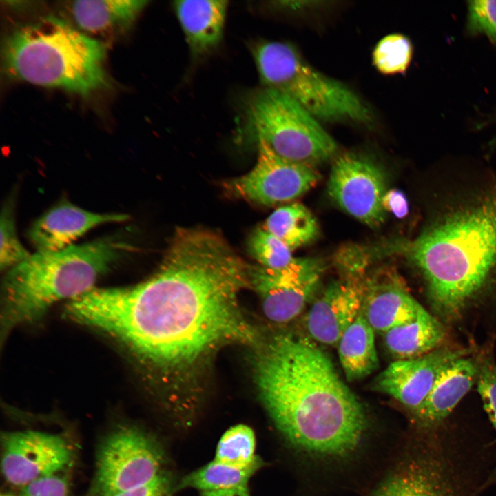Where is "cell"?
<instances>
[{"mask_svg":"<svg viewBox=\"0 0 496 496\" xmlns=\"http://www.w3.org/2000/svg\"><path fill=\"white\" fill-rule=\"evenodd\" d=\"M176 484L173 474L168 470L146 484L114 496H172L176 491Z\"/></svg>","mask_w":496,"mask_h":496,"instance_id":"obj_32","label":"cell"},{"mask_svg":"<svg viewBox=\"0 0 496 496\" xmlns=\"http://www.w3.org/2000/svg\"><path fill=\"white\" fill-rule=\"evenodd\" d=\"M240 134L265 143L288 161L312 166L332 157L337 144L318 120L287 94L265 87L243 106Z\"/></svg>","mask_w":496,"mask_h":496,"instance_id":"obj_8","label":"cell"},{"mask_svg":"<svg viewBox=\"0 0 496 496\" xmlns=\"http://www.w3.org/2000/svg\"><path fill=\"white\" fill-rule=\"evenodd\" d=\"M128 218L125 214L89 211L65 201L38 218L28 236L36 252H54L74 245L77 239L97 226Z\"/></svg>","mask_w":496,"mask_h":496,"instance_id":"obj_16","label":"cell"},{"mask_svg":"<svg viewBox=\"0 0 496 496\" xmlns=\"http://www.w3.org/2000/svg\"><path fill=\"white\" fill-rule=\"evenodd\" d=\"M0 267L1 271L22 262L31 255L20 242L17 232L14 203L10 198L3 205L1 214Z\"/></svg>","mask_w":496,"mask_h":496,"instance_id":"obj_29","label":"cell"},{"mask_svg":"<svg viewBox=\"0 0 496 496\" xmlns=\"http://www.w3.org/2000/svg\"><path fill=\"white\" fill-rule=\"evenodd\" d=\"M343 271L344 276L325 288L305 317L309 337L323 344L338 345L362 309L364 273Z\"/></svg>","mask_w":496,"mask_h":496,"instance_id":"obj_14","label":"cell"},{"mask_svg":"<svg viewBox=\"0 0 496 496\" xmlns=\"http://www.w3.org/2000/svg\"><path fill=\"white\" fill-rule=\"evenodd\" d=\"M256 437L248 426L237 424L227 429L220 437L215 461L238 468L251 466L262 459L255 455Z\"/></svg>","mask_w":496,"mask_h":496,"instance_id":"obj_25","label":"cell"},{"mask_svg":"<svg viewBox=\"0 0 496 496\" xmlns=\"http://www.w3.org/2000/svg\"><path fill=\"white\" fill-rule=\"evenodd\" d=\"M408 447L372 496H479L495 464L485 442L446 428H415Z\"/></svg>","mask_w":496,"mask_h":496,"instance_id":"obj_6","label":"cell"},{"mask_svg":"<svg viewBox=\"0 0 496 496\" xmlns=\"http://www.w3.org/2000/svg\"><path fill=\"white\" fill-rule=\"evenodd\" d=\"M174 8L194 56L207 54L219 45L223 34L227 1H178L174 2Z\"/></svg>","mask_w":496,"mask_h":496,"instance_id":"obj_19","label":"cell"},{"mask_svg":"<svg viewBox=\"0 0 496 496\" xmlns=\"http://www.w3.org/2000/svg\"><path fill=\"white\" fill-rule=\"evenodd\" d=\"M167 465L156 435L136 424H118L99 442L86 496H114L146 484L168 471Z\"/></svg>","mask_w":496,"mask_h":496,"instance_id":"obj_9","label":"cell"},{"mask_svg":"<svg viewBox=\"0 0 496 496\" xmlns=\"http://www.w3.org/2000/svg\"><path fill=\"white\" fill-rule=\"evenodd\" d=\"M200 496H250L248 486L200 492Z\"/></svg>","mask_w":496,"mask_h":496,"instance_id":"obj_34","label":"cell"},{"mask_svg":"<svg viewBox=\"0 0 496 496\" xmlns=\"http://www.w3.org/2000/svg\"><path fill=\"white\" fill-rule=\"evenodd\" d=\"M319 176L312 166L285 159L260 141L254 168L227 180L223 187L231 196L271 205L302 195L316 185Z\"/></svg>","mask_w":496,"mask_h":496,"instance_id":"obj_10","label":"cell"},{"mask_svg":"<svg viewBox=\"0 0 496 496\" xmlns=\"http://www.w3.org/2000/svg\"><path fill=\"white\" fill-rule=\"evenodd\" d=\"M10 496H69V485L59 473L37 479L22 487L18 495Z\"/></svg>","mask_w":496,"mask_h":496,"instance_id":"obj_31","label":"cell"},{"mask_svg":"<svg viewBox=\"0 0 496 496\" xmlns=\"http://www.w3.org/2000/svg\"><path fill=\"white\" fill-rule=\"evenodd\" d=\"M446 331L441 322L424 308L412 321L384 333L383 342L394 360L415 359L440 348Z\"/></svg>","mask_w":496,"mask_h":496,"instance_id":"obj_21","label":"cell"},{"mask_svg":"<svg viewBox=\"0 0 496 496\" xmlns=\"http://www.w3.org/2000/svg\"><path fill=\"white\" fill-rule=\"evenodd\" d=\"M147 1L86 0L70 2V13L79 28L85 32L116 34L132 27Z\"/></svg>","mask_w":496,"mask_h":496,"instance_id":"obj_20","label":"cell"},{"mask_svg":"<svg viewBox=\"0 0 496 496\" xmlns=\"http://www.w3.org/2000/svg\"><path fill=\"white\" fill-rule=\"evenodd\" d=\"M476 360L478 364L477 391L496 431V362L489 350L480 352ZM494 485H496V462L486 482V489Z\"/></svg>","mask_w":496,"mask_h":496,"instance_id":"obj_28","label":"cell"},{"mask_svg":"<svg viewBox=\"0 0 496 496\" xmlns=\"http://www.w3.org/2000/svg\"><path fill=\"white\" fill-rule=\"evenodd\" d=\"M433 310L457 318L496 271V192L443 214L406 247Z\"/></svg>","mask_w":496,"mask_h":496,"instance_id":"obj_3","label":"cell"},{"mask_svg":"<svg viewBox=\"0 0 496 496\" xmlns=\"http://www.w3.org/2000/svg\"><path fill=\"white\" fill-rule=\"evenodd\" d=\"M374 333L360 311L339 340V360L349 381L362 379L378 368Z\"/></svg>","mask_w":496,"mask_h":496,"instance_id":"obj_22","label":"cell"},{"mask_svg":"<svg viewBox=\"0 0 496 496\" xmlns=\"http://www.w3.org/2000/svg\"><path fill=\"white\" fill-rule=\"evenodd\" d=\"M1 451L5 479L21 487L60 473L74 457L71 444L61 434L34 430L5 432L1 435Z\"/></svg>","mask_w":496,"mask_h":496,"instance_id":"obj_12","label":"cell"},{"mask_svg":"<svg viewBox=\"0 0 496 496\" xmlns=\"http://www.w3.org/2000/svg\"><path fill=\"white\" fill-rule=\"evenodd\" d=\"M105 58L101 41L53 16L17 28L1 47L10 78L83 96L108 87Z\"/></svg>","mask_w":496,"mask_h":496,"instance_id":"obj_5","label":"cell"},{"mask_svg":"<svg viewBox=\"0 0 496 496\" xmlns=\"http://www.w3.org/2000/svg\"><path fill=\"white\" fill-rule=\"evenodd\" d=\"M466 351L440 347L422 357L393 360L375 380V389L400 402L413 416L422 406L442 369Z\"/></svg>","mask_w":496,"mask_h":496,"instance_id":"obj_15","label":"cell"},{"mask_svg":"<svg viewBox=\"0 0 496 496\" xmlns=\"http://www.w3.org/2000/svg\"><path fill=\"white\" fill-rule=\"evenodd\" d=\"M423 309L393 271L378 270L366 278L361 313L375 333L383 335L412 321Z\"/></svg>","mask_w":496,"mask_h":496,"instance_id":"obj_17","label":"cell"},{"mask_svg":"<svg viewBox=\"0 0 496 496\" xmlns=\"http://www.w3.org/2000/svg\"><path fill=\"white\" fill-rule=\"evenodd\" d=\"M248 248L259 265L270 269H282L295 259L292 251L264 227H258L252 232Z\"/></svg>","mask_w":496,"mask_h":496,"instance_id":"obj_27","label":"cell"},{"mask_svg":"<svg viewBox=\"0 0 496 496\" xmlns=\"http://www.w3.org/2000/svg\"><path fill=\"white\" fill-rule=\"evenodd\" d=\"M251 267L219 233L180 227L152 277L94 287L69 301L65 314L109 336L143 366L183 369L222 344L254 340L238 303Z\"/></svg>","mask_w":496,"mask_h":496,"instance_id":"obj_1","label":"cell"},{"mask_svg":"<svg viewBox=\"0 0 496 496\" xmlns=\"http://www.w3.org/2000/svg\"><path fill=\"white\" fill-rule=\"evenodd\" d=\"M466 29L469 34H482L496 45V0L469 1Z\"/></svg>","mask_w":496,"mask_h":496,"instance_id":"obj_30","label":"cell"},{"mask_svg":"<svg viewBox=\"0 0 496 496\" xmlns=\"http://www.w3.org/2000/svg\"><path fill=\"white\" fill-rule=\"evenodd\" d=\"M265 464L262 460L249 467L238 468L213 460L183 476L177 482L176 490L194 488L203 492L247 486Z\"/></svg>","mask_w":496,"mask_h":496,"instance_id":"obj_24","label":"cell"},{"mask_svg":"<svg viewBox=\"0 0 496 496\" xmlns=\"http://www.w3.org/2000/svg\"><path fill=\"white\" fill-rule=\"evenodd\" d=\"M476 358L466 355L449 362L441 371L420 409L412 416L417 428H429L446 421L477 381Z\"/></svg>","mask_w":496,"mask_h":496,"instance_id":"obj_18","label":"cell"},{"mask_svg":"<svg viewBox=\"0 0 496 496\" xmlns=\"http://www.w3.org/2000/svg\"><path fill=\"white\" fill-rule=\"evenodd\" d=\"M263 227L291 251L311 242L319 231L313 215L300 203L279 207L268 217Z\"/></svg>","mask_w":496,"mask_h":496,"instance_id":"obj_23","label":"cell"},{"mask_svg":"<svg viewBox=\"0 0 496 496\" xmlns=\"http://www.w3.org/2000/svg\"><path fill=\"white\" fill-rule=\"evenodd\" d=\"M383 205L385 210L391 211L398 218H404L409 213V203L404 194L398 190L386 193Z\"/></svg>","mask_w":496,"mask_h":496,"instance_id":"obj_33","label":"cell"},{"mask_svg":"<svg viewBox=\"0 0 496 496\" xmlns=\"http://www.w3.org/2000/svg\"><path fill=\"white\" fill-rule=\"evenodd\" d=\"M251 52L263 87L287 94L318 121H372L370 110L353 91L311 67L291 45L262 41Z\"/></svg>","mask_w":496,"mask_h":496,"instance_id":"obj_7","label":"cell"},{"mask_svg":"<svg viewBox=\"0 0 496 496\" xmlns=\"http://www.w3.org/2000/svg\"><path fill=\"white\" fill-rule=\"evenodd\" d=\"M413 47L409 39L400 34H391L376 45L373 61L375 68L384 74L404 72L412 57Z\"/></svg>","mask_w":496,"mask_h":496,"instance_id":"obj_26","label":"cell"},{"mask_svg":"<svg viewBox=\"0 0 496 496\" xmlns=\"http://www.w3.org/2000/svg\"><path fill=\"white\" fill-rule=\"evenodd\" d=\"M124 235L114 234L54 252H36L6 271L1 294V342L20 325L40 320L55 303L94 288L132 254Z\"/></svg>","mask_w":496,"mask_h":496,"instance_id":"obj_4","label":"cell"},{"mask_svg":"<svg viewBox=\"0 0 496 496\" xmlns=\"http://www.w3.org/2000/svg\"><path fill=\"white\" fill-rule=\"evenodd\" d=\"M324 269L320 260L311 258H295L280 269L251 266L250 283L259 293L265 316L279 324L297 318L316 291Z\"/></svg>","mask_w":496,"mask_h":496,"instance_id":"obj_11","label":"cell"},{"mask_svg":"<svg viewBox=\"0 0 496 496\" xmlns=\"http://www.w3.org/2000/svg\"><path fill=\"white\" fill-rule=\"evenodd\" d=\"M386 191L384 175L369 160L347 154L333 165L328 193L347 213L376 227L384 220L383 200Z\"/></svg>","mask_w":496,"mask_h":496,"instance_id":"obj_13","label":"cell"},{"mask_svg":"<svg viewBox=\"0 0 496 496\" xmlns=\"http://www.w3.org/2000/svg\"><path fill=\"white\" fill-rule=\"evenodd\" d=\"M256 377L265 409L293 449L325 462L360 449L369 430L364 409L316 344L274 336L259 353Z\"/></svg>","mask_w":496,"mask_h":496,"instance_id":"obj_2","label":"cell"}]
</instances>
